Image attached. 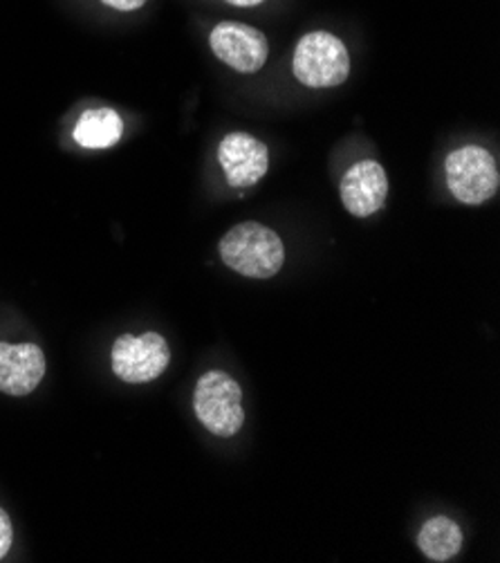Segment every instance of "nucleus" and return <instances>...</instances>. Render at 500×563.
I'll use <instances>...</instances> for the list:
<instances>
[{
	"label": "nucleus",
	"instance_id": "1",
	"mask_svg": "<svg viewBox=\"0 0 500 563\" xmlns=\"http://www.w3.org/2000/svg\"><path fill=\"white\" fill-rule=\"evenodd\" d=\"M220 258L247 278H271L286 263V247L274 230L247 220L222 236Z\"/></svg>",
	"mask_w": 500,
	"mask_h": 563
},
{
	"label": "nucleus",
	"instance_id": "2",
	"mask_svg": "<svg viewBox=\"0 0 500 563\" xmlns=\"http://www.w3.org/2000/svg\"><path fill=\"white\" fill-rule=\"evenodd\" d=\"M295 77L308 88H335L351 75V54L342 38L316 30L299 38L295 59Z\"/></svg>",
	"mask_w": 500,
	"mask_h": 563
},
{
	"label": "nucleus",
	"instance_id": "3",
	"mask_svg": "<svg viewBox=\"0 0 500 563\" xmlns=\"http://www.w3.org/2000/svg\"><path fill=\"white\" fill-rule=\"evenodd\" d=\"M193 411L211 433L236 435L245 424L241 384L222 371L204 373L196 384Z\"/></svg>",
	"mask_w": 500,
	"mask_h": 563
},
{
	"label": "nucleus",
	"instance_id": "4",
	"mask_svg": "<svg viewBox=\"0 0 500 563\" xmlns=\"http://www.w3.org/2000/svg\"><path fill=\"white\" fill-rule=\"evenodd\" d=\"M447 187L452 196L469 207L485 205L498 194L500 187V174L496 157L476 144L460 146L449 153L447 164Z\"/></svg>",
	"mask_w": 500,
	"mask_h": 563
},
{
	"label": "nucleus",
	"instance_id": "5",
	"mask_svg": "<svg viewBox=\"0 0 500 563\" xmlns=\"http://www.w3.org/2000/svg\"><path fill=\"white\" fill-rule=\"evenodd\" d=\"M169 362V344L157 332H146L140 336L122 334L113 344V355H110L115 375L129 384H146L157 379Z\"/></svg>",
	"mask_w": 500,
	"mask_h": 563
},
{
	"label": "nucleus",
	"instance_id": "6",
	"mask_svg": "<svg viewBox=\"0 0 500 563\" xmlns=\"http://www.w3.org/2000/svg\"><path fill=\"white\" fill-rule=\"evenodd\" d=\"M209 45L222 64L243 75L258 73L269 56L267 36L260 30L236 21L218 23L209 34Z\"/></svg>",
	"mask_w": 500,
	"mask_h": 563
},
{
	"label": "nucleus",
	"instance_id": "7",
	"mask_svg": "<svg viewBox=\"0 0 500 563\" xmlns=\"http://www.w3.org/2000/svg\"><path fill=\"white\" fill-rule=\"evenodd\" d=\"M218 162L232 187L247 189L260 183L267 174L269 151L254 135L236 131L222 137L218 144Z\"/></svg>",
	"mask_w": 500,
	"mask_h": 563
},
{
	"label": "nucleus",
	"instance_id": "8",
	"mask_svg": "<svg viewBox=\"0 0 500 563\" xmlns=\"http://www.w3.org/2000/svg\"><path fill=\"white\" fill-rule=\"evenodd\" d=\"M342 202L355 218H368L384 209L388 198V176L375 159L353 164L340 183Z\"/></svg>",
	"mask_w": 500,
	"mask_h": 563
},
{
	"label": "nucleus",
	"instance_id": "9",
	"mask_svg": "<svg viewBox=\"0 0 500 563\" xmlns=\"http://www.w3.org/2000/svg\"><path fill=\"white\" fill-rule=\"evenodd\" d=\"M45 375V355L36 344L0 342V393L30 396Z\"/></svg>",
	"mask_w": 500,
	"mask_h": 563
},
{
	"label": "nucleus",
	"instance_id": "10",
	"mask_svg": "<svg viewBox=\"0 0 500 563\" xmlns=\"http://www.w3.org/2000/svg\"><path fill=\"white\" fill-rule=\"evenodd\" d=\"M124 135V120L113 108H90L84 110L75 124L73 137L81 148L99 151L115 146Z\"/></svg>",
	"mask_w": 500,
	"mask_h": 563
},
{
	"label": "nucleus",
	"instance_id": "11",
	"mask_svg": "<svg viewBox=\"0 0 500 563\" xmlns=\"http://www.w3.org/2000/svg\"><path fill=\"white\" fill-rule=\"evenodd\" d=\"M418 548L431 561H449L463 548V530L449 517H435L422 526Z\"/></svg>",
	"mask_w": 500,
	"mask_h": 563
},
{
	"label": "nucleus",
	"instance_id": "12",
	"mask_svg": "<svg viewBox=\"0 0 500 563\" xmlns=\"http://www.w3.org/2000/svg\"><path fill=\"white\" fill-rule=\"evenodd\" d=\"M12 539H14V530H12L10 515L0 508V559L8 556V552L12 548Z\"/></svg>",
	"mask_w": 500,
	"mask_h": 563
},
{
	"label": "nucleus",
	"instance_id": "13",
	"mask_svg": "<svg viewBox=\"0 0 500 563\" xmlns=\"http://www.w3.org/2000/svg\"><path fill=\"white\" fill-rule=\"evenodd\" d=\"M101 3L115 12H135L142 10L148 0H101Z\"/></svg>",
	"mask_w": 500,
	"mask_h": 563
},
{
	"label": "nucleus",
	"instance_id": "14",
	"mask_svg": "<svg viewBox=\"0 0 500 563\" xmlns=\"http://www.w3.org/2000/svg\"><path fill=\"white\" fill-rule=\"evenodd\" d=\"M225 3H230L234 8H256V5H263L265 0H225Z\"/></svg>",
	"mask_w": 500,
	"mask_h": 563
}]
</instances>
